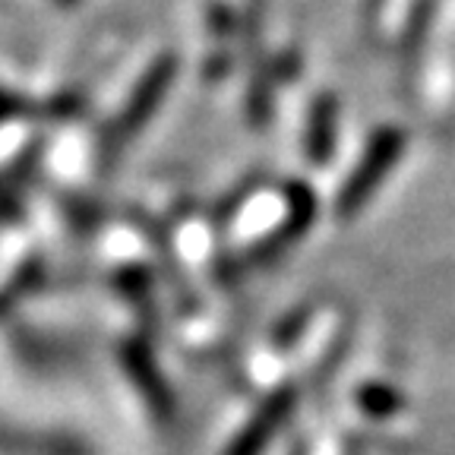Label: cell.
Wrapping results in <instances>:
<instances>
[{"label":"cell","instance_id":"6da1fadb","mask_svg":"<svg viewBox=\"0 0 455 455\" xmlns=\"http://www.w3.org/2000/svg\"><path fill=\"white\" fill-rule=\"evenodd\" d=\"M171 76H174V57H158L156 64L146 70V76L136 83L133 95H130L127 108L121 111V117L114 121L111 133L105 136V156L114 158L117 152L124 149V142H130L136 133L142 130V124L149 121L152 114L158 111V105H162L164 92H168V83Z\"/></svg>","mask_w":455,"mask_h":455},{"label":"cell","instance_id":"7a4b0ae2","mask_svg":"<svg viewBox=\"0 0 455 455\" xmlns=\"http://www.w3.org/2000/svg\"><path fill=\"white\" fill-rule=\"evenodd\" d=\"M398 152H402V133H398V130H379V133L373 136V142H370L367 152H363L361 164L351 171L348 184L341 187V193H339V206H335L339 209V219H351V215L361 212L363 203H367V199L373 196V190L383 184L386 171L395 164Z\"/></svg>","mask_w":455,"mask_h":455},{"label":"cell","instance_id":"3957f363","mask_svg":"<svg viewBox=\"0 0 455 455\" xmlns=\"http://www.w3.org/2000/svg\"><path fill=\"white\" fill-rule=\"evenodd\" d=\"M294 405H298V389L294 386H278L275 392H269L259 402V408L250 414L247 424L237 430L235 440L228 443L225 455H263L266 446L275 440V434L294 414Z\"/></svg>","mask_w":455,"mask_h":455},{"label":"cell","instance_id":"277c9868","mask_svg":"<svg viewBox=\"0 0 455 455\" xmlns=\"http://www.w3.org/2000/svg\"><path fill=\"white\" fill-rule=\"evenodd\" d=\"M121 363H124V370H127V377L133 379L136 392L146 398L149 411L156 414L162 424H168V420L174 418V411H178V405H174V392H171L164 373L158 370L149 345L136 339L121 345Z\"/></svg>","mask_w":455,"mask_h":455},{"label":"cell","instance_id":"5b68a950","mask_svg":"<svg viewBox=\"0 0 455 455\" xmlns=\"http://www.w3.org/2000/svg\"><path fill=\"white\" fill-rule=\"evenodd\" d=\"M294 190V199H291V212H288V219H284L282 228H275L266 241H259L253 247V253H250V259L253 263H269V259H275L278 253H282L288 243H294L300 235L307 231V225H310L313 219V193L307 190V187H291Z\"/></svg>","mask_w":455,"mask_h":455},{"label":"cell","instance_id":"8992f818","mask_svg":"<svg viewBox=\"0 0 455 455\" xmlns=\"http://www.w3.org/2000/svg\"><path fill=\"white\" fill-rule=\"evenodd\" d=\"M335 146V101L332 99H316L310 114V130H307V156L313 164H326L332 158Z\"/></svg>","mask_w":455,"mask_h":455},{"label":"cell","instance_id":"52a82bcc","mask_svg":"<svg viewBox=\"0 0 455 455\" xmlns=\"http://www.w3.org/2000/svg\"><path fill=\"white\" fill-rule=\"evenodd\" d=\"M357 405L367 414H373V418H386V414L402 408V395L389 383H363L357 389Z\"/></svg>","mask_w":455,"mask_h":455},{"label":"cell","instance_id":"ba28073f","mask_svg":"<svg viewBox=\"0 0 455 455\" xmlns=\"http://www.w3.org/2000/svg\"><path fill=\"white\" fill-rule=\"evenodd\" d=\"M310 320H313V304H300V307H294L291 313H284L282 320H278L275 332H272V345H278V348H291L294 341L307 332Z\"/></svg>","mask_w":455,"mask_h":455},{"label":"cell","instance_id":"9c48e42d","mask_svg":"<svg viewBox=\"0 0 455 455\" xmlns=\"http://www.w3.org/2000/svg\"><path fill=\"white\" fill-rule=\"evenodd\" d=\"M114 284L121 288L124 294H127L130 300H133L140 310H152V304H149V288H152V282H149V275L142 269H136V266H127V269H121L117 272V278H114Z\"/></svg>","mask_w":455,"mask_h":455},{"label":"cell","instance_id":"30bf717a","mask_svg":"<svg viewBox=\"0 0 455 455\" xmlns=\"http://www.w3.org/2000/svg\"><path fill=\"white\" fill-rule=\"evenodd\" d=\"M22 111H26V101L16 92H10V89H0V127L13 121V117H20Z\"/></svg>","mask_w":455,"mask_h":455},{"label":"cell","instance_id":"8fae6325","mask_svg":"<svg viewBox=\"0 0 455 455\" xmlns=\"http://www.w3.org/2000/svg\"><path fill=\"white\" fill-rule=\"evenodd\" d=\"M0 219H20V203L4 180H0Z\"/></svg>","mask_w":455,"mask_h":455},{"label":"cell","instance_id":"7c38bea8","mask_svg":"<svg viewBox=\"0 0 455 455\" xmlns=\"http://www.w3.org/2000/svg\"><path fill=\"white\" fill-rule=\"evenodd\" d=\"M57 4H64V7H73V4H79V0H57Z\"/></svg>","mask_w":455,"mask_h":455}]
</instances>
